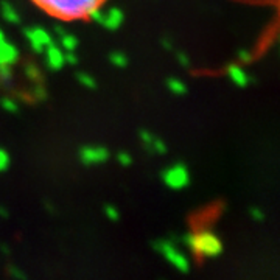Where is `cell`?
I'll use <instances>...</instances> for the list:
<instances>
[{
    "label": "cell",
    "mask_w": 280,
    "mask_h": 280,
    "mask_svg": "<svg viewBox=\"0 0 280 280\" xmlns=\"http://www.w3.org/2000/svg\"><path fill=\"white\" fill-rule=\"evenodd\" d=\"M181 243L192 252L204 258H216L223 254V242L212 229H199L187 232L181 237Z\"/></svg>",
    "instance_id": "cell-1"
},
{
    "label": "cell",
    "mask_w": 280,
    "mask_h": 280,
    "mask_svg": "<svg viewBox=\"0 0 280 280\" xmlns=\"http://www.w3.org/2000/svg\"><path fill=\"white\" fill-rule=\"evenodd\" d=\"M49 13L63 19H76L87 16V13L98 7L103 0H34Z\"/></svg>",
    "instance_id": "cell-2"
},
{
    "label": "cell",
    "mask_w": 280,
    "mask_h": 280,
    "mask_svg": "<svg viewBox=\"0 0 280 280\" xmlns=\"http://www.w3.org/2000/svg\"><path fill=\"white\" fill-rule=\"evenodd\" d=\"M154 251H157L174 269L182 274L190 271V260L184 252H181L171 240H157L153 243Z\"/></svg>",
    "instance_id": "cell-3"
},
{
    "label": "cell",
    "mask_w": 280,
    "mask_h": 280,
    "mask_svg": "<svg viewBox=\"0 0 280 280\" xmlns=\"http://www.w3.org/2000/svg\"><path fill=\"white\" fill-rule=\"evenodd\" d=\"M162 182L171 190H182L190 184V171L184 164H174L162 171Z\"/></svg>",
    "instance_id": "cell-4"
},
{
    "label": "cell",
    "mask_w": 280,
    "mask_h": 280,
    "mask_svg": "<svg viewBox=\"0 0 280 280\" xmlns=\"http://www.w3.org/2000/svg\"><path fill=\"white\" fill-rule=\"evenodd\" d=\"M24 36L28 41L30 49L36 55H42L44 50H45V47L53 41L52 34L47 31L44 27H28V28L24 30Z\"/></svg>",
    "instance_id": "cell-5"
},
{
    "label": "cell",
    "mask_w": 280,
    "mask_h": 280,
    "mask_svg": "<svg viewBox=\"0 0 280 280\" xmlns=\"http://www.w3.org/2000/svg\"><path fill=\"white\" fill-rule=\"evenodd\" d=\"M78 157L86 167H92L106 162L109 159V151L108 148L100 145H86L79 150Z\"/></svg>",
    "instance_id": "cell-6"
},
{
    "label": "cell",
    "mask_w": 280,
    "mask_h": 280,
    "mask_svg": "<svg viewBox=\"0 0 280 280\" xmlns=\"http://www.w3.org/2000/svg\"><path fill=\"white\" fill-rule=\"evenodd\" d=\"M138 137H140V142H142L144 148L151 153V154H165L168 151L167 144L164 140L157 135H154L153 132H150L148 129H140L138 131Z\"/></svg>",
    "instance_id": "cell-7"
},
{
    "label": "cell",
    "mask_w": 280,
    "mask_h": 280,
    "mask_svg": "<svg viewBox=\"0 0 280 280\" xmlns=\"http://www.w3.org/2000/svg\"><path fill=\"white\" fill-rule=\"evenodd\" d=\"M45 66L52 72H58L64 67V52L61 49V45H58L56 42H50L45 47Z\"/></svg>",
    "instance_id": "cell-8"
},
{
    "label": "cell",
    "mask_w": 280,
    "mask_h": 280,
    "mask_svg": "<svg viewBox=\"0 0 280 280\" xmlns=\"http://www.w3.org/2000/svg\"><path fill=\"white\" fill-rule=\"evenodd\" d=\"M226 73H227L229 79L237 87H246L249 83H252L251 76L248 75V72L240 64H229L226 67Z\"/></svg>",
    "instance_id": "cell-9"
},
{
    "label": "cell",
    "mask_w": 280,
    "mask_h": 280,
    "mask_svg": "<svg viewBox=\"0 0 280 280\" xmlns=\"http://www.w3.org/2000/svg\"><path fill=\"white\" fill-rule=\"evenodd\" d=\"M125 21V14L118 7H111L106 13H105V21H103V27L109 31H115L122 27Z\"/></svg>",
    "instance_id": "cell-10"
},
{
    "label": "cell",
    "mask_w": 280,
    "mask_h": 280,
    "mask_svg": "<svg viewBox=\"0 0 280 280\" xmlns=\"http://www.w3.org/2000/svg\"><path fill=\"white\" fill-rule=\"evenodd\" d=\"M19 61V50L17 47L7 39L0 44V64H16Z\"/></svg>",
    "instance_id": "cell-11"
},
{
    "label": "cell",
    "mask_w": 280,
    "mask_h": 280,
    "mask_svg": "<svg viewBox=\"0 0 280 280\" xmlns=\"http://www.w3.org/2000/svg\"><path fill=\"white\" fill-rule=\"evenodd\" d=\"M0 13H2L4 21L11 24V25H19L21 21H22L21 14L17 13V10L10 2H2V4H0Z\"/></svg>",
    "instance_id": "cell-12"
},
{
    "label": "cell",
    "mask_w": 280,
    "mask_h": 280,
    "mask_svg": "<svg viewBox=\"0 0 280 280\" xmlns=\"http://www.w3.org/2000/svg\"><path fill=\"white\" fill-rule=\"evenodd\" d=\"M167 87H168V90L173 93V95H176V97H184V95H187V84L182 81V79H179V78H168L167 79Z\"/></svg>",
    "instance_id": "cell-13"
},
{
    "label": "cell",
    "mask_w": 280,
    "mask_h": 280,
    "mask_svg": "<svg viewBox=\"0 0 280 280\" xmlns=\"http://www.w3.org/2000/svg\"><path fill=\"white\" fill-rule=\"evenodd\" d=\"M24 72H25V76L30 81H33V83H44V75H42L41 69L34 63H27Z\"/></svg>",
    "instance_id": "cell-14"
},
{
    "label": "cell",
    "mask_w": 280,
    "mask_h": 280,
    "mask_svg": "<svg viewBox=\"0 0 280 280\" xmlns=\"http://www.w3.org/2000/svg\"><path fill=\"white\" fill-rule=\"evenodd\" d=\"M61 49H64L66 52H75L78 47V37L72 33H64L61 36Z\"/></svg>",
    "instance_id": "cell-15"
},
{
    "label": "cell",
    "mask_w": 280,
    "mask_h": 280,
    "mask_svg": "<svg viewBox=\"0 0 280 280\" xmlns=\"http://www.w3.org/2000/svg\"><path fill=\"white\" fill-rule=\"evenodd\" d=\"M30 95L36 102H45L47 97H49V95H47V89H45L44 83H34V86H33V89L30 92Z\"/></svg>",
    "instance_id": "cell-16"
},
{
    "label": "cell",
    "mask_w": 280,
    "mask_h": 280,
    "mask_svg": "<svg viewBox=\"0 0 280 280\" xmlns=\"http://www.w3.org/2000/svg\"><path fill=\"white\" fill-rule=\"evenodd\" d=\"M0 108H2L4 111H7V112H10V114L19 112V103L13 97H8V95L0 98Z\"/></svg>",
    "instance_id": "cell-17"
},
{
    "label": "cell",
    "mask_w": 280,
    "mask_h": 280,
    "mask_svg": "<svg viewBox=\"0 0 280 280\" xmlns=\"http://www.w3.org/2000/svg\"><path fill=\"white\" fill-rule=\"evenodd\" d=\"M13 81V69L10 64H0V83L2 86H10Z\"/></svg>",
    "instance_id": "cell-18"
},
{
    "label": "cell",
    "mask_w": 280,
    "mask_h": 280,
    "mask_svg": "<svg viewBox=\"0 0 280 280\" xmlns=\"http://www.w3.org/2000/svg\"><path fill=\"white\" fill-rule=\"evenodd\" d=\"M109 61L112 66H115L118 69H125L128 66V56L122 52H112L109 55Z\"/></svg>",
    "instance_id": "cell-19"
},
{
    "label": "cell",
    "mask_w": 280,
    "mask_h": 280,
    "mask_svg": "<svg viewBox=\"0 0 280 280\" xmlns=\"http://www.w3.org/2000/svg\"><path fill=\"white\" fill-rule=\"evenodd\" d=\"M76 79L81 86L87 87V89H95L97 87V81L93 76H90L89 73H84V72H79L76 73Z\"/></svg>",
    "instance_id": "cell-20"
},
{
    "label": "cell",
    "mask_w": 280,
    "mask_h": 280,
    "mask_svg": "<svg viewBox=\"0 0 280 280\" xmlns=\"http://www.w3.org/2000/svg\"><path fill=\"white\" fill-rule=\"evenodd\" d=\"M87 17H89L92 22H95V24H98V25H103L105 11H103L102 8H98V7H95V8H92V10L87 13Z\"/></svg>",
    "instance_id": "cell-21"
},
{
    "label": "cell",
    "mask_w": 280,
    "mask_h": 280,
    "mask_svg": "<svg viewBox=\"0 0 280 280\" xmlns=\"http://www.w3.org/2000/svg\"><path fill=\"white\" fill-rule=\"evenodd\" d=\"M103 210H105V215H106L108 219H111V221H118L120 219V212H118V209L115 206L106 204Z\"/></svg>",
    "instance_id": "cell-22"
},
{
    "label": "cell",
    "mask_w": 280,
    "mask_h": 280,
    "mask_svg": "<svg viewBox=\"0 0 280 280\" xmlns=\"http://www.w3.org/2000/svg\"><path fill=\"white\" fill-rule=\"evenodd\" d=\"M10 162H11V159H10L8 151L0 148V173H4L10 168Z\"/></svg>",
    "instance_id": "cell-23"
},
{
    "label": "cell",
    "mask_w": 280,
    "mask_h": 280,
    "mask_svg": "<svg viewBox=\"0 0 280 280\" xmlns=\"http://www.w3.org/2000/svg\"><path fill=\"white\" fill-rule=\"evenodd\" d=\"M115 157H117V162H118L122 167H129V165L132 164V157H131V154L126 153V151H120Z\"/></svg>",
    "instance_id": "cell-24"
},
{
    "label": "cell",
    "mask_w": 280,
    "mask_h": 280,
    "mask_svg": "<svg viewBox=\"0 0 280 280\" xmlns=\"http://www.w3.org/2000/svg\"><path fill=\"white\" fill-rule=\"evenodd\" d=\"M8 274H10L11 277H14V278H19V280H25V278H27V274H25L21 268L14 266V265H10V266H8Z\"/></svg>",
    "instance_id": "cell-25"
},
{
    "label": "cell",
    "mask_w": 280,
    "mask_h": 280,
    "mask_svg": "<svg viewBox=\"0 0 280 280\" xmlns=\"http://www.w3.org/2000/svg\"><path fill=\"white\" fill-rule=\"evenodd\" d=\"M176 59H177V63H179L184 69H189V67H190V58H189V55H187L185 52H177V53H176Z\"/></svg>",
    "instance_id": "cell-26"
},
{
    "label": "cell",
    "mask_w": 280,
    "mask_h": 280,
    "mask_svg": "<svg viewBox=\"0 0 280 280\" xmlns=\"http://www.w3.org/2000/svg\"><path fill=\"white\" fill-rule=\"evenodd\" d=\"M249 213H251V218H252L254 221H257V223H263V221H265V212H263L262 209H258V207H251Z\"/></svg>",
    "instance_id": "cell-27"
},
{
    "label": "cell",
    "mask_w": 280,
    "mask_h": 280,
    "mask_svg": "<svg viewBox=\"0 0 280 280\" xmlns=\"http://www.w3.org/2000/svg\"><path fill=\"white\" fill-rule=\"evenodd\" d=\"M238 59H240V63H243V64H249V63L254 59V55H252V52L243 49V50L238 52Z\"/></svg>",
    "instance_id": "cell-28"
},
{
    "label": "cell",
    "mask_w": 280,
    "mask_h": 280,
    "mask_svg": "<svg viewBox=\"0 0 280 280\" xmlns=\"http://www.w3.org/2000/svg\"><path fill=\"white\" fill-rule=\"evenodd\" d=\"M64 63L70 64V66H76L78 64V56L73 52H66L64 53Z\"/></svg>",
    "instance_id": "cell-29"
},
{
    "label": "cell",
    "mask_w": 280,
    "mask_h": 280,
    "mask_svg": "<svg viewBox=\"0 0 280 280\" xmlns=\"http://www.w3.org/2000/svg\"><path fill=\"white\" fill-rule=\"evenodd\" d=\"M162 47H164L165 50H171L173 49V41L170 37H164L162 39Z\"/></svg>",
    "instance_id": "cell-30"
},
{
    "label": "cell",
    "mask_w": 280,
    "mask_h": 280,
    "mask_svg": "<svg viewBox=\"0 0 280 280\" xmlns=\"http://www.w3.org/2000/svg\"><path fill=\"white\" fill-rule=\"evenodd\" d=\"M53 31H55V33H56V36H59V37H61L64 33H67V31H66V28H64L63 25H55V27H53Z\"/></svg>",
    "instance_id": "cell-31"
},
{
    "label": "cell",
    "mask_w": 280,
    "mask_h": 280,
    "mask_svg": "<svg viewBox=\"0 0 280 280\" xmlns=\"http://www.w3.org/2000/svg\"><path fill=\"white\" fill-rule=\"evenodd\" d=\"M8 210L4 207V206H0V218H8Z\"/></svg>",
    "instance_id": "cell-32"
},
{
    "label": "cell",
    "mask_w": 280,
    "mask_h": 280,
    "mask_svg": "<svg viewBox=\"0 0 280 280\" xmlns=\"http://www.w3.org/2000/svg\"><path fill=\"white\" fill-rule=\"evenodd\" d=\"M5 39H7V37H5V33L2 31V28H0V44H2Z\"/></svg>",
    "instance_id": "cell-33"
},
{
    "label": "cell",
    "mask_w": 280,
    "mask_h": 280,
    "mask_svg": "<svg viewBox=\"0 0 280 280\" xmlns=\"http://www.w3.org/2000/svg\"><path fill=\"white\" fill-rule=\"evenodd\" d=\"M2 251L5 252V254H10V249H8V246L5 248V246H2Z\"/></svg>",
    "instance_id": "cell-34"
}]
</instances>
